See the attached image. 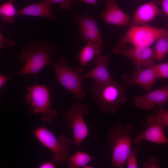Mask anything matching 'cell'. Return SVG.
<instances>
[{"label":"cell","instance_id":"32","mask_svg":"<svg viewBox=\"0 0 168 168\" xmlns=\"http://www.w3.org/2000/svg\"><path fill=\"white\" fill-rule=\"evenodd\" d=\"M94 167L93 166L86 165L83 168H93Z\"/></svg>","mask_w":168,"mask_h":168},{"label":"cell","instance_id":"1","mask_svg":"<svg viewBox=\"0 0 168 168\" xmlns=\"http://www.w3.org/2000/svg\"><path fill=\"white\" fill-rule=\"evenodd\" d=\"M58 48L56 44H51L47 40L29 43L27 47L22 49L19 54L18 58L24 65L15 76L37 74L51 62Z\"/></svg>","mask_w":168,"mask_h":168},{"label":"cell","instance_id":"16","mask_svg":"<svg viewBox=\"0 0 168 168\" xmlns=\"http://www.w3.org/2000/svg\"><path fill=\"white\" fill-rule=\"evenodd\" d=\"M94 63L96 67L82 76L84 79L91 78L102 83L109 82L114 80L111 78L107 68L109 64V58L108 55L97 56Z\"/></svg>","mask_w":168,"mask_h":168},{"label":"cell","instance_id":"28","mask_svg":"<svg viewBox=\"0 0 168 168\" xmlns=\"http://www.w3.org/2000/svg\"><path fill=\"white\" fill-rule=\"evenodd\" d=\"M156 4L161 5L165 14L168 18V0H153Z\"/></svg>","mask_w":168,"mask_h":168},{"label":"cell","instance_id":"5","mask_svg":"<svg viewBox=\"0 0 168 168\" xmlns=\"http://www.w3.org/2000/svg\"><path fill=\"white\" fill-rule=\"evenodd\" d=\"M28 93L25 97V102L33 114H40L43 122L50 123L56 118V110L51 108L50 91L44 84L36 85L26 87Z\"/></svg>","mask_w":168,"mask_h":168},{"label":"cell","instance_id":"21","mask_svg":"<svg viewBox=\"0 0 168 168\" xmlns=\"http://www.w3.org/2000/svg\"><path fill=\"white\" fill-rule=\"evenodd\" d=\"M156 42L154 50L155 58L161 60L168 53V33L161 36Z\"/></svg>","mask_w":168,"mask_h":168},{"label":"cell","instance_id":"18","mask_svg":"<svg viewBox=\"0 0 168 168\" xmlns=\"http://www.w3.org/2000/svg\"><path fill=\"white\" fill-rule=\"evenodd\" d=\"M102 48L98 45L87 43L82 49L78 56L81 65L83 66H86L94 57L98 56Z\"/></svg>","mask_w":168,"mask_h":168},{"label":"cell","instance_id":"24","mask_svg":"<svg viewBox=\"0 0 168 168\" xmlns=\"http://www.w3.org/2000/svg\"><path fill=\"white\" fill-rule=\"evenodd\" d=\"M154 66L158 78H168V62Z\"/></svg>","mask_w":168,"mask_h":168},{"label":"cell","instance_id":"25","mask_svg":"<svg viewBox=\"0 0 168 168\" xmlns=\"http://www.w3.org/2000/svg\"><path fill=\"white\" fill-rule=\"evenodd\" d=\"M159 159L156 157L153 156L150 158L143 165L144 168H158L159 167Z\"/></svg>","mask_w":168,"mask_h":168},{"label":"cell","instance_id":"26","mask_svg":"<svg viewBox=\"0 0 168 168\" xmlns=\"http://www.w3.org/2000/svg\"><path fill=\"white\" fill-rule=\"evenodd\" d=\"M50 3L52 5L58 3L60 7L63 9H68L71 7V3L77 0H48Z\"/></svg>","mask_w":168,"mask_h":168},{"label":"cell","instance_id":"13","mask_svg":"<svg viewBox=\"0 0 168 168\" xmlns=\"http://www.w3.org/2000/svg\"><path fill=\"white\" fill-rule=\"evenodd\" d=\"M168 100V85L166 84H165L162 88L134 97L133 99L136 106L147 110L152 109L155 105L160 107L166 104Z\"/></svg>","mask_w":168,"mask_h":168},{"label":"cell","instance_id":"23","mask_svg":"<svg viewBox=\"0 0 168 168\" xmlns=\"http://www.w3.org/2000/svg\"><path fill=\"white\" fill-rule=\"evenodd\" d=\"M138 149L135 147L131 151L128 155L126 161V163L128 168H137L138 164L136 157V154Z\"/></svg>","mask_w":168,"mask_h":168},{"label":"cell","instance_id":"29","mask_svg":"<svg viewBox=\"0 0 168 168\" xmlns=\"http://www.w3.org/2000/svg\"><path fill=\"white\" fill-rule=\"evenodd\" d=\"M39 168H56L55 164L51 161H47L43 162L39 166Z\"/></svg>","mask_w":168,"mask_h":168},{"label":"cell","instance_id":"19","mask_svg":"<svg viewBox=\"0 0 168 168\" xmlns=\"http://www.w3.org/2000/svg\"><path fill=\"white\" fill-rule=\"evenodd\" d=\"M98 159L87 153L78 151L69 158L68 160V168H83L93 159Z\"/></svg>","mask_w":168,"mask_h":168},{"label":"cell","instance_id":"8","mask_svg":"<svg viewBox=\"0 0 168 168\" xmlns=\"http://www.w3.org/2000/svg\"><path fill=\"white\" fill-rule=\"evenodd\" d=\"M89 112L85 105L77 103L65 112L64 117L68 127L72 129L75 147H78L87 136L88 127L83 118Z\"/></svg>","mask_w":168,"mask_h":168},{"label":"cell","instance_id":"14","mask_svg":"<svg viewBox=\"0 0 168 168\" xmlns=\"http://www.w3.org/2000/svg\"><path fill=\"white\" fill-rule=\"evenodd\" d=\"M153 0L140 5L134 14L130 27L147 25L157 16L162 14Z\"/></svg>","mask_w":168,"mask_h":168},{"label":"cell","instance_id":"9","mask_svg":"<svg viewBox=\"0 0 168 168\" xmlns=\"http://www.w3.org/2000/svg\"><path fill=\"white\" fill-rule=\"evenodd\" d=\"M112 52L114 54L119 55L131 59L136 68H141L143 66L147 68L154 65L155 58L154 50L149 47H134L126 49L114 48Z\"/></svg>","mask_w":168,"mask_h":168},{"label":"cell","instance_id":"15","mask_svg":"<svg viewBox=\"0 0 168 168\" xmlns=\"http://www.w3.org/2000/svg\"><path fill=\"white\" fill-rule=\"evenodd\" d=\"M106 10L100 16L107 24L120 26L127 25L130 22L129 16L122 11L115 0H105Z\"/></svg>","mask_w":168,"mask_h":168},{"label":"cell","instance_id":"17","mask_svg":"<svg viewBox=\"0 0 168 168\" xmlns=\"http://www.w3.org/2000/svg\"><path fill=\"white\" fill-rule=\"evenodd\" d=\"M52 5L48 0H43L20 10L17 11L16 15L42 17L54 21L55 18L52 12Z\"/></svg>","mask_w":168,"mask_h":168},{"label":"cell","instance_id":"31","mask_svg":"<svg viewBox=\"0 0 168 168\" xmlns=\"http://www.w3.org/2000/svg\"><path fill=\"white\" fill-rule=\"evenodd\" d=\"M87 3L95 5L97 6L96 2L98 1H100L101 0H78Z\"/></svg>","mask_w":168,"mask_h":168},{"label":"cell","instance_id":"22","mask_svg":"<svg viewBox=\"0 0 168 168\" xmlns=\"http://www.w3.org/2000/svg\"><path fill=\"white\" fill-rule=\"evenodd\" d=\"M149 117L161 123L165 128L168 127V110L163 108L159 107L155 114Z\"/></svg>","mask_w":168,"mask_h":168},{"label":"cell","instance_id":"6","mask_svg":"<svg viewBox=\"0 0 168 168\" xmlns=\"http://www.w3.org/2000/svg\"><path fill=\"white\" fill-rule=\"evenodd\" d=\"M38 141L53 153L52 161L56 165L68 161L72 142L67 136L61 135L57 138L47 128L42 126L32 132Z\"/></svg>","mask_w":168,"mask_h":168},{"label":"cell","instance_id":"3","mask_svg":"<svg viewBox=\"0 0 168 168\" xmlns=\"http://www.w3.org/2000/svg\"><path fill=\"white\" fill-rule=\"evenodd\" d=\"M133 125L122 123L111 128L108 133L107 140L112 150L113 166L122 168L131 151Z\"/></svg>","mask_w":168,"mask_h":168},{"label":"cell","instance_id":"12","mask_svg":"<svg viewBox=\"0 0 168 168\" xmlns=\"http://www.w3.org/2000/svg\"><path fill=\"white\" fill-rule=\"evenodd\" d=\"M146 124L147 128L133 138V143L138 144L146 140L160 144H168V139L164 131L165 128L161 123L149 117Z\"/></svg>","mask_w":168,"mask_h":168},{"label":"cell","instance_id":"7","mask_svg":"<svg viewBox=\"0 0 168 168\" xmlns=\"http://www.w3.org/2000/svg\"><path fill=\"white\" fill-rule=\"evenodd\" d=\"M168 33V28L163 29L148 25L130 27L125 35L116 44V47L125 49L130 43L134 47H149L162 35Z\"/></svg>","mask_w":168,"mask_h":168},{"label":"cell","instance_id":"27","mask_svg":"<svg viewBox=\"0 0 168 168\" xmlns=\"http://www.w3.org/2000/svg\"><path fill=\"white\" fill-rule=\"evenodd\" d=\"M16 43L12 39L4 37L2 33H0V48L4 47L5 45L8 47H11L15 44Z\"/></svg>","mask_w":168,"mask_h":168},{"label":"cell","instance_id":"30","mask_svg":"<svg viewBox=\"0 0 168 168\" xmlns=\"http://www.w3.org/2000/svg\"><path fill=\"white\" fill-rule=\"evenodd\" d=\"M15 76V75H14L12 76H6L1 74L0 75V89H2L9 78Z\"/></svg>","mask_w":168,"mask_h":168},{"label":"cell","instance_id":"10","mask_svg":"<svg viewBox=\"0 0 168 168\" xmlns=\"http://www.w3.org/2000/svg\"><path fill=\"white\" fill-rule=\"evenodd\" d=\"M73 18L78 24L83 38L87 43L98 45L102 48L104 41L95 20L88 16H82L79 15L74 16Z\"/></svg>","mask_w":168,"mask_h":168},{"label":"cell","instance_id":"2","mask_svg":"<svg viewBox=\"0 0 168 168\" xmlns=\"http://www.w3.org/2000/svg\"><path fill=\"white\" fill-rule=\"evenodd\" d=\"M125 87L123 83L114 80L106 83L95 81L91 87L92 100L99 104L100 112L114 114L127 101Z\"/></svg>","mask_w":168,"mask_h":168},{"label":"cell","instance_id":"4","mask_svg":"<svg viewBox=\"0 0 168 168\" xmlns=\"http://www.w3.org/2000/svg\"><path fill=\"white\" fill-rule=\"evenodd\" d=\"M68 61L63 55H60L58 62H51L48 66L54 68V74L58 83L72 94L76 98L84 99L86 94L82 85L84 79L80 76L83 69L78 66L72 69L66 65Z\"/></svg>","mask_w":168,"mask_h":168},{"label":"cell","instance_id":"20","mask_svg":"<svg viewBox=\"0 0 168 168\" xmlns=\"http://www.w3.org/2000/svg\"><path fill=\"white\" fill-rule=\"evenodd\" d=\"M15 0H8L0 7V16L2 22L12 24L15 21L16 15V8L14 5Z\"/></svg>","mask_w":168,"mask_h":168},{"label":"cell","instance_id":"11","mask_svg":"<svg viewBox=\"0 0 168 168\" xmlns=\"http://www.w3.org/2000/svg\"><path fill=\"white\" fill-rule=\"evenodd\" d=\"M121 78L125 86L135 85L149 91L158 78L154 65L145 69L136 68L133 75L125 74Z\"/></svg>","mask_w":168,"mask_h":168}]
</instances>
